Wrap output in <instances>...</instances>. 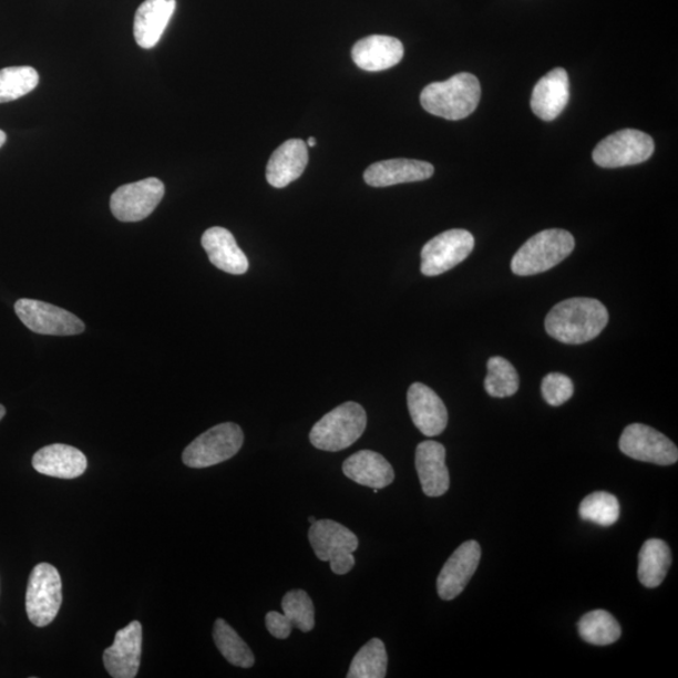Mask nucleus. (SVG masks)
<instances>
[{
	"instance_id": "3",
	"label": "nucleus",
	"mask_w": 678,
	"mask_h": 678,
	"mask_svg": "<svg viewBox=\"0 0 678 678\" xmlns=\"http://www.w3.org/2000/svg\"><path fill=\"white\" fill-rule=\"evenodd\" d=\"M576 247L573 235L563 229H548L535 234L512 259L514 275L530 277L540 275L567 259Z\"/></svg>"
},
{
	"instance_id": "11",
	"label": "nucleus",
	"mask_w": 678,
	"mask_h": 678,
	"mask_svg": "<svg viewBox=\"0 0 678 678\" xmlns=\"http://www.w3.org/2000/svg\"><path fill=\"white\" fill-rule=\"evenodd\" d=\"M16 314L32 332L45 336H75L84 331L79 317L69 310L35 299H19Z\"/></svg>"
},
{
	"instance_id": "34",
	"label": "nucleus",
	"mask_w": 678,
	"mask_h": 678,
	"mask_svg": "<svg viewBox=\"0 0 678 678\" xmlns=\"http://www.w3.org/2000/svg\"><path fill=\"white\" fill-rule=\"evenodd\" d=\"M266 626L269 634L278 639H286L291 634V625L285 614L269 612L266 616Z\"/></svg>"
},
{
	"instance_id": "30",
	"label": "nucleus",
	"mask_w": 678,
	"mask_h": 678,
	"mask_svg": "<svg viewBox=\"0 0 678 678\" xmlns=\"http://www.w3.org/2000/svg\"><path fill=\"white\" fill-rule=\"evenodd\" d=\"M40 83V74L30 65L0 70V103L11 102L31 93Z\"/></svg>"
},
{
	"instance_id": "26",
	"label": "nucleus",
	"mask_w": 678,
	"mask_h": 678,
	"mask_svg": "<svg viewBox=\"0 0 678 678\" xmlns=\"http://www.w3.org/2000/svg\"><path fill=\"white\" fill-rule=\"evenodd\" d=\"M213 637L216 647L229 664L242 668H250L256 662V657H254L249 646L245 644L237 630L226 624L224 619H216Z\"/></svg>"
},
{
	"instance_id": "32",
	"label": "nucleus",
	"mask_w": 678,
	"mask_h": 678,
	"mask_svg": "<svg viewBox=\"0 0 678 678\" xmlns=\"http://www.w3.org/2000/svg\"><path fill=\"white\" fill-rule=\"evenodd\" d=\"M281 609L291 627L305 634L315 628V606L307 592L301 589L288 592L282 597Z\"/></svg>"
},
{
	"instance_id": "16",
	"label": "nucleus",
	"mask_w": 678,
	"mask_h": 678,
	"mask_svg": "<svg viewBox=\"0 0 678 678\" xmlns=\"http://www.w3.org/2000/svg\"><path fill=\"white\" fill-rule=\"evenodd\" d=\"M446 450L438 441H423L417 449L414 465L422 486L428 496L438 497L448 493L450 474L445 463Z\"/></svg>"
},
{
	"instance_id": "29",
	"label": "nucleus",
	"mask_w": 678,
	"mask_h": 678,
	"mask_svg": "<svg viewBox=\"0 0 678 678\" xmlns=\"http://www.w3.org/2000/svg\"><path fill=\"white\" fill-rule=\"evenodd\" d=\"M520 374L514 366L503 357H492L487 361V376L484 382L486 392L495 399L511 398L520 390Z\"/></svg>"
},
{
	"instance_id": "35",
	"label": "nucleus",
	"mask_w": 678,
	"mask_h": 678,
	"mask_svg": "<svg viewBox=\"0 0 678 678\" xmlns=\"http://www.w3.org/2000/svg\"><path fill=\"white\" fill-rule=\"evenodd\" d=\"M6 141H7L6 132L0 130V147H2L6 144Z\"/></svg>"
},
{
	"instance_id": "23",
	"label": "nucleus",
	"mask_w": 678,
	"mask_h": 678,
	"mask_svg": "<svg viewBox=\"0 0 678 678\" xmlns=\"http://www.w3.org/2000/svg\"><path fill=\"white\" fill-rule=\"evenodd\" d=\"M175 9L176 0H145L138 7L135 14L134 35L141 49H154L162 40Z\"/></svg>"
},
{
	"instance_id": "24",
	"label": "nucleus",
	"mask_w": 678,
	"mask_h": 678,
	"mask_svg": "<svg viewBox=\"0 0 678 678\" xmlns=\"http://www.w3.org/2000/svg\"><path fill=\"white\" fill-rule=\"evenodd\" d=\"M342 470L352 482L372 489L388 487L394 480V471L389 461L371 450L356 452L345 461Z\"/></svg>"
},
{
	"instance_id": "27",
	"label": "nucleus",
	"mask_w": 678,
	"mask_h": 678,
	"mask_svg": "<svg viewBox=\"0 0 678 678\" xmlns=\"http://www.w3.org/2000/svg\"><path fill=\"white\" fill-rule=\"evenodd\" d=\"M579 636L586 643L596 646H608L617 643L622 629L617 619L607 610H592L583 616L578 624Z\"/></svg>"
},
{
	"instance_id": "6",
	"label": "nucleus",
	"mask_w": 678,
	"mask_h": 678,
	"mask_svg": "<svg viewBox=\"0 0 678 678\" xmlns=\"http://www.w3.org/2000/svg\"><path fill=\"white\" fill-rule=\"evenodd\" d=\"M244 433L237 423L225 422L202 433L183 454L184 464L193 469L210 468L237 455Z\"/></svg>"
},
{
	"instance_id": "19",
	"label": "nucleus",
	"mask_w": 678,
	"mask_h": 678,
	"mask_svg": "<svg viewBox=\"0 0 678 678\" xmlns=\"http://www.w3.org/2000/svg\"><path fill=\"white\" fill-rule=\"evenodd\" d=\"M435 168L420 160L392 158L372 164L364 172V182L372 187H388L404 183L428 181Z\"/></svg>"
},
{
	"instance_id": "9",
	"label": "nucleus",
	"mask_w": 678,
	"mask_h": 678,
	"mask_svg": "<svg viewBox=\"0 0 678 678\" xmlns=\"http://www.w3.org/2000/svg\"><path fill=\"white\" fill-rule=\"evenodd\" d=\"M473 234L464 229H451L438 235L421 250V273L427 277L444 275L463 263L474 250Z\"/></svg>"
},
{
	"instance_id": "22",
	"label": "nucleus",
	"mask_w": 678,
	"mask_h": 678,
	"mask_svg": "<svg viewBox=\"0 0 678 678\" xmlns=\"http://www.w3.org/2000/svg\"><path fill=\"white\" fill-rule=\"evenodd\" d=\"M32 465L37 473L59 477L75 479L88 469V458L82 451L70 445L54 444L38 450Z\"/></svg>"
},
{
	"instance_id": "36",
	"label": "nucleus",
	"mask_w": 678,
	"mask_h": 678,
	"mask_svg": "<svg viewBox=\"0 0 678 678\" xmlns=\"http://www.w3.org/2000/svg\"><path fill=\"white\" fill-rule=\"evenodd\" d=\"M317 144V140L315 137H309L308 138V145L309 147H315Z\"/></svg>"
},
{
	"instance_id": "1",
	"label": "nucleus",
	"mask_w": 678,
	"mask_h": 678,
	"mask_svg": "<svg viewBox=\"0 0 678 678\" xmlns=\"http://www.w3.org/2000/svg\"><path fill=\"white\" fill-rule=\"evenodd\" d=\"M608 310L593 298H571L551 309L545 331L557 341L582 345L598 337L608 325Z\"/></svg>"
},
{
	"instance_id": "8",
	"label": "nucleus",
	"mask_w": 678,
	"mask_h": 678,
	"mask_svg": "<svg viewBox=\"0 0 678 678\" xmlns=\"http://www.w3.org/2000/svg\"><path fill=\"white\" fill-rule=\"evenodd\" d=\"M655 153V141L643 131L626 129L602 140L593 151V162L605 168L638 165Z\"/></svg>"
},
{
	"instance_id": "7",
	"label": "nucleus",
	"mask_w": 678,
	"mask_h": 678,
	"mask_svg": "<svg viewBox=\"0 0 678 678\" xmlns=\"http://www.w3.org/2000/svg\"><path fill=\"white\" fill-rule=\"evenodd\" d=\"M62 579L59 571L49 563L33 568L28 579L25 609L28 618L37 627L52 624L62 606Z\"/></svg>"
},
{
	"instance_id": "13",
	"label": "nucleus",
	"mask_w": 678,
	"mask_h": 678,
	"mask_svg": "<svg viewBox=\"0 0 678 678\" xmlns=\"http://www.w3.org/2000/svg\"><path fill=\"white\" fill-rule=\"evenodd\" d=\"M143 653V626L138 620L117 630L115 643L103 653V665L113 678L137 676Z\"/></svg>"
},
{
	"instance_id": "31",
	"label": "nucleus",
	"mask_w": 678,
	"mask_h": 678,
	"mask_svg": "<svg viewBox=\"0 0 678 678\" xmlns=\"http://www.w3.org/2000/svg\"><path fill=\"white\" fill-rule=\"evenodd\" d=\"M620 506L618 499L606 492H597L583 499L579 515L583 521L602 526H610L619 520Z\"/></svg>"
},
{
	"instance_id": "21",
	"label": "nucleus",
	"mask_w": 678,
	"mask_h": 678,
	"mask_svg": "<svg viewBox=\"0 0 678 678\" xmlns=\"http://www.w3.org/2000/svg\"><path fill=\"white\" fill-rule=\"evenodd\" d=\"M308 165V146L304 140L291 138L273 153L267 165V182L282 188L298 181Z\"/></svg>"
},
{
	"instance_id": "38",
	"label": "nucleus",
	"mask_w": 678,
	"mask_h": 678,
	"mask_svg": "<svg viewBox=\"0 0 678 678\" xmlns=\"http://www.w3.org/2000/svg\"><path fill=\"white\" fill-rule=\"evenodd\" d=\"M316 522H317V520H316V517H315V516H310V517H309V523H310V524H314V523H316Z\"/></svg>"
},
{
	"instance_id": "10",
	"label": "nucleus",
	"mask_w": 678,
	"mask_h": 678,
	"mask_svg": "<svg viewBox=\"0 0 678 678\" xmlns=\"http://www.w3.org/2000/svg\"><path fill=\"white\" fill-rule=\"evenodd\" d=\"M164 195L165 185L156 177L122 185L111 196V212L120 222H141L154 213Z\"/></svg>"
},
{
	"instance_id": "5",
	"label": "nucleus",
	"mask_w": 678,
	"mask_h": 678,
	"mask_svg": "<svg viewBox=\"0 0 678 678\" xmlns=\"http://www.w3.org/2000/svg\"><path fill=\"white\" fill-rule=\"evenodd\" d=\"M308 540L317 558L331 563V569L338 576L353 569V552L360 542L347 526L328 520L317 521L309 527Z\"/></svg>"
},
{
	"instance_id": "25",
	"label": "nucleus",
	"mask_w": 678,
	"mask_h": 678,
	"mask_svg": "<svg viewBox=\"0 0 678 678\" xmlns=\"http://www.w3.org/2000/svg\"><path fill=\"white\" fill-rule=\"evenodd\" d=\"M672 564L670 546L661 540L647 541L638 555V579L646 588L661 584Z\"/></svg>"
},
{
	"instance_id": "4",
	"label": "nucleus",
	"mask_w": 678,
	"mask_h": 678,
	"mask_svg": "<svg viewBox=\"0 0 678 678\" xmlns=\"http://www.w3.org/2000/svg\"><path fill=\"white\" fill-rule=\"evenodd\" d=\"M367 413L360 403L346 402L325 414L309 433L312 445L322 451L337 452L350 448L363 435Z\"/></svg>"
},
{
	"instance_id": "28",
	"label": "nucleus",
	"mask_w": 678,
	"mask_h": 678,
	"mask_svg": "<svg viewBox=\"0 0 678 678\" xmlns=\"http://www.w3.org/2000/svg\"><path fill=\"white\" fill-rule=\"evenodd\" d=\"M389 656L384 644L372 638L352 659L348 678H383L388 674Z\"/></svg>"
},
{
	"instance_id": "2",
	"label": "nucleus",
	"mask_w": 678,
	"mask_h": 678,
	"mask_svg": "<svg viewBox=\"0 0 678 678\" xmlns=\"http://www.w3.org/2000/svg\"><path fill=\"white\" fill-rule=\"evenodd\" d=\"M482 97V88L474 74L459 73L445 82H433L421 92L420 101L433 116L458 121L473 113Z\"/></svg>"
},
{
	"instance_id": "17",
	"label": "nucleus",
	"mask_w": 678,
	"mask_h": 678,
	"mask_svg": "<svg viewBox=\"0 0 678 678\" xmlns=\"http://www.w3.org/2000/svg\"><path fill=\"white\" fill-rule=\"evenodd\" d=\"M571 96L569 78L564 69H555L535 84L531 107L543 121H553L567 107Z\"/></svg>"
},
{
	"instance_id": "33",
	"label": "nucleus",
	"mask_w": 678,
	"mask_h": 678,
	"mask_svg": "<svg viewBox=\"0 0 678 678\" xmlns=\"http://www.w3.org/2000/svg\"><path fill=\"white\" fill-rule=\"evenodd\" d=\"M542 393L544 400L548 402L551 407H562L563 403L572 399L574 384L568 376L553 372L544 377Z\"/></svg>"
},
{
	"instance_id": "15",
	"label": "nucleus",
	"mask_w": 678,
	"mask_h": 678,
	"mask_svg": "<svg viewBox=\"0 0 678 678\" xmlns=\"http://www.w3.org/2000/svg\"><path fill=\"white\" fill-rule=\"evenodd\" d=\"M408 407L414 427L423 435L433 438L445 431L449 422L445 403L427 384L420 382L411 384L408 392Z\"/></svg>"
},
{
	"instance_id": "18",
	"label": "nucleus",
	"mask_w": 678,
	"mask_h": 678,
	"mask_svg": "<svg viewBox=\"0 0 678 678\" xmlns=\"http://www.w3.org/2000/svg\"><path fill=\"white\" fill-rule=\"evenodd\" d=\"M403 44L390 35H369L358 41L352 49L357 68L367 72H380L394 68L403 59Z\"/></svg>"
},
{
	"instance_id": "20",
	"label": "nucleus",
	"mask_w": 678,
	"mask_h": 678,
	"mask_svg": "<svg viewBox=\"0 0 678 678\" xmlns=\"http://www.w3.org/2000/svg\"><path fill=\"white\" fill-rule=\"evenodd\" d=\"M202 245L214 267L234 276L248 271L249 260L228 229L220 226L207 229L203 234Z\"/></svg>"
},
{
	"instance_id": "12",
	"label": "nucleus",
	"mask_w": 678,
	"mask_h": 678,
	"mask_svg": "<svg viewBox=\"0 0 678 678\" xmlns=\"http://www.w3.org/2000/svg\"><path fill=\"white\" fill-rule=\"evenodd\" d=\"M619 449L626 456L644 463L668 466L676 464L678 460V450L674 442L644 423H633L624 430Z\"/></svg>"
},
{
	"instance_id": "14",
	"label": "nucleus",
	"mask_w": 678,
	"mask_h": 678,
	"mask_svg": "<svg viewBox=\"0 0 678 678\" xmlns=\"http://www.w3.org/2000/svg\"><path fill=\"white\" fill-rule=\"evenodd\" d=\"M482 558V548L475 541L459 546L442 567L438 578V593L441 599L452 600L463 593L473 578Z\"/></svg>"
},
{
	"instance_id": "37",
	"label": "nucleus",
	"mask_w": 678,
	"mask_h": 678,
	"mask_svg": "<svg viewBox=\"0 0 678 678\" xmlns=\"http://www.w3.org/2000/svg\"><path fill=\"white\" fill-rule=\"evenodd\" d=\"M4 417H6V409L3 404H0V420H2Z\"/></svg>"
}]
</instances>
